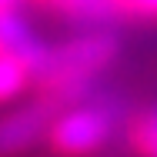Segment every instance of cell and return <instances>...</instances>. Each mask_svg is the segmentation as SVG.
<instances>
[{
	"label": "cell",
	"instance_id": "cell-1",
	"mask_svg": "<svg viewBox=\"0 0 157 157\" xmlns=\"http://www.w3.org/2000/svg\"><path fill=\"white\" fill-rule=\"evenodd\" d=\"M114 57H117V40L110 33L104 30L77 33L67 44L50 47L30 90L60 110V107H67L87 94V87L97 80V74L104 67H110Z\"/></svg>",
	"mask_w": 157,
	"mask_h": 157
},
{
	"label": "cell",
	"instance_id": "cell-2",
	"mask_svg": "<svg viewBox=\"0 0 157 157\" xmlns=\"http://www.w3.org/2000/svg\"><path fill=\"white\" fill-rule=\"evenodd\" d=\"M110 130L114 117L107 107L74 100L54 114L47 130V147L57 157H90L110 140Z\"/></svg>",
	"mask_w": 157,
	"mask_h": 157
},
{
	"label": "cell",
	"instance_id": "cell-3",
	"mask_svg": "<svg viewBox=\"0 0 157 157\" xmlns=\"http://www.w3.org/2000/svg\"><path fill=\"white\" fill-rule=\"evenodd\" d=\"M57 107L33 94L27 104L7 107L0 114V157H20L37 140H47V130Z\"/></svg>",
	"mask_w": 157,
	"mask_h": 157
},
{
	"label": "cell",
	"instance_id": "cell-4",
	"mask_svg": "<svg viewBox=\"0 0 157 157\" xmlns=\"http://www.w3.org/2000/svg\"><path fill=\"white\" fill-rule=\"evenodd\" d=\"M37 7L57 10L67 20H80V24H100V20H114V3L110 0H30Z\"/></svg>",
	"mask_w": 157,
	"mask_h": 157
},
{
	"label": "cell",
	"instance_id": "cell-5",
	"mask_svg": "<svg viewBox=\"0 0 157 157\" xmlns=\"http://www.w3.org/2000/svg\"><path fill=\"white\" fill-rule=\"evenodd\" d=\"M27 87H33V70L30 63L17 54H0V107L17 100Z\"/></svg>",
	"mask_w": 157,
	"mask_h": 157
},
{
	"label": "cell",
	"instance_id": "cell-6",
	"mask_svg": "<svg viewBox=\"0 0 157 157\" xmlns=\"http://www.w3.org/2000/svg\"><path fill=\"white\" fill-rule=\"evenodd\" d=\"M127 144L137 157H157V104L134 114L127 124Z\"/></svg>",
	"mask_w": 157,
	"mask_h": 157
},
{
	"label": "cell",
	"instance_id": "cell-7",
	"mask_svg": "<svg viewBox=\"0 0 157 157\" xmlns=\"http://www.w3.org/2000/svg\"><path fill=\"white\" fill-rule=\"evenodd\" d=\"M117 17H137V20H157V0H110Z\"/></svg>",
	"mask_w": 157,
	"mask_h": 157
},
{
	"label": "cell",
	"instance_id": "cell-8",
	"mask_svg": "<svg viewBox=\"0 0 157 157\" xmlns=\"http://www.w3.org/2000/svg\"><path fill=\"white\" fill-rule=\"evenodd\" d=\"M17 7H20V0H0V13L3 10H17Z\"/></svg>",
	"mask_w": 157,
	"mask_h": 157
}]
</instances>
